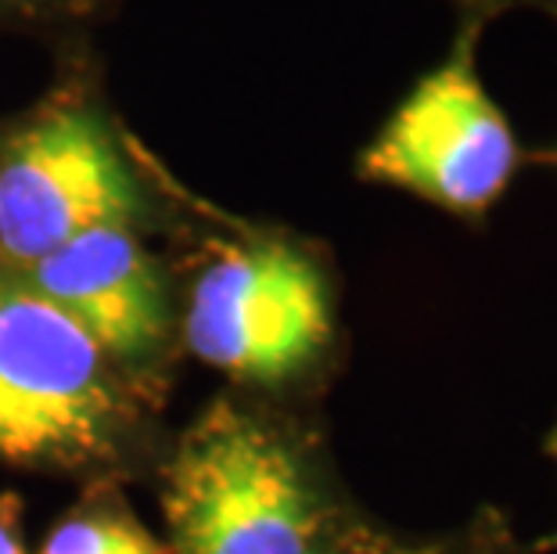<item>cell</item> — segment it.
Here are the masks:
<instances>
[{
	"mask_svg": "<svg viewBox=\"0 0 557 554\" xmlns=\"http://www.w3.org/2000/svg\"><path fill=\"white\" fill-rule=\"evenodd\" d=\"M18 278L79 324L137 389L162 374L181 338V296L140 231L94 227Z\"/></svg>",
	"mask_w": 557,
	"mask_h": 554,
	"instance_id": "6",
	"label": "cell"
},
{
	"mask_svg": "<svg viewBox=\"0 0 557 554\" xmlns=\"http://www.w3.org/2000/svg\"><path fill=\"white\" fill-rule=\"evenodd\" d=\"M40 554H170V547L115 497H94L47 533Z\"/></svg>",
	"mask_w": 557,
	"mask_h": 554,
	"instance_id": "7",
	"label": "cell"
},
{
	"mask_svg": "<svg viewBox=\"0 0 557 554\" xmlns=\"http://www.w3.org/2000/svg\"><path fill=\"white\" fill-rule=\"evenodd\" d=\"M490 22L457 15L446 54L413 79L357 156V176L482 223L532 159L479 73Z\"/></svg>",
	"mask_w": 557,
	"mask_h": 554,
	"instance_id": "5",
	"label": "cell"
},
{
	"mask_svg": "<svg viewBox=\"0 0 557 554\" xmlns=\"http://www.w3.org/2000/svg\"><path fill=\"white\" fill-rule=\"evenodd\" d=\"M335 278L313 242L245 227L212 245L181 296V342L231 379L288 385L335 342Z\"/></svg>",
	"mask_w": 557,
	"mask_h": 554,
	"instance_id": "4",
	"label": "cell"
},
{
	"mask_svg": "<svg viewBox=\"0 0 557 554\" xmlns=\"http://www.w3.org/2000/svg\"><path fill=\"white\" fill-rule=\"evenodd\" d=\"M0 554H26V544H22V501L15 493H0Z\"/></svg>",
	"mask_w": 557,
	"mask_h": 554,
	"instance_id": "10",
	"label": "cell"
},
{
	"mask_svg": "<svg viewBox=\"0 0 557 554\" xmlns=\"http://www.w3.org/2000/svg\"><path fill=\"white\" fill-rule=\"evenodd\" d=\"M465 554H511V551H507V547L500 544V533L493 529V533H485V537L479 540V544H471Z\"/></svg>",
	"mask_w": 557,
	"mask_h": 554,
	"instance_id": "12",
	"label": "cell"
},
{
	"mask_svg": "<svg viewBox=\"0 0 557 554\" xmlns=\"http://www.w3.org/2000/svg\"><path fill=\"white\" fill-rule=\"evenodd\" d=\"M120 8V0H0V33H33V37H69L98 26Z\"/></svg>",
	"mask_w": 557,
	"mask_h": 554,
	"instance_id": "8",
	"label": "cell"
},
{
	"mask_svg": "<svg viewBox=\"0 0 557 554\" xmlns=\"http://www.w3.org/2000/svg\"><path fill=\"white\" fill-rule=\"evenodd\" d=\"M547 451L554 454V461H557V426H554V432L547 435ZM540 547H547V551H557V533H554V537H547V540H543Z\"/></svg>",
	"mask_w": 557,
	"mask_h": 554,
	"instance_id": "13",
	"label": "cell"
},
{
	"mask_svg": "<svg viewBox=\"0 0 557 554\" xmlns=\"http://www.w3.org/2000/svg\"><path fill=\"white\" fill-rule=\"evenodd\" d=\"M162 515L176 554H352L371 533L352 522L299 432L227 396L176 440Z\"/></svg>",
	"mask_w": 557,
	"mask_h": 554,
	"instance_id": "2",
	"label": "cell"
},
{
	"mask_svg": "<svg viewBox=\"0 0 557 554\" xmlns=\"http://www.w3.org/2000/svg\"><path fill=\"white\" fill-rule=\"evenodd\" d=\"M457 15H479L485 22H496L507 11H543L557 22V0H449Z\"/></svg>",
	"mask_w": 557,
	"mask_h": 554,
	"instance_id": "9",
	"label": "cell"
},
{
	"mask_svg": "<svg viewBox=\"0 0 557 554\" xmlns=\"http://www.w3.org/2000/svg\"><path fill=\"white\" fill-rule=\"evenodd\" d=\"M352 554H449V551H443V547H410V544H396V540H388V537H382V533H367L360 544H357V551Z\"/></svg>",
	"mask_w": 557,
	"mask_h": 554,
	"instance_id": "11",
	"label": "cell"
},
{
	"mask_svg": "<svg viewBox=\"0 0 557 554\" xmlns=\"http://www.w3.org/2000/svg\"><path fill=\"white\" fill-rule=\"evenodd\" d=\"M532 159H536V162H550V167H557V145H554V148H543V151H532Z\"/></svg>",
	"mask_w": 557,
	"mask_h": 554,
	"instance_id": "14",
	"label": "cell"
},
{
	"mask_svg": "<svg viewBox=\"0 0 557 554\" xmlns=\"http://www.w3.org/2000/svg\"><path fill=\"white\" fill-rule=\"evenodd\" d=\"M29 109L0 120V270L33 267L94 227L140 234L176 223V202L115 120L87 44Z\"/></svg>",
	"mask_w": 557,
	"mask_h": 554,
	"instance_id": "1",
	"label": "cell"
},
{
	"mask_svg": "<svg viewBox=\"0 0 557 554\" xmlns=\"http://www.w3.org/2000/svg\"><path fill=\"white\" fill-rule=\"evenodd\" d=\"M145 426L140 389L79 324L0 270V461L104 471Z\"/></svg>",
	"mask_w": 557,
	"mask_h": 554,
	"instance_id": "3",
	"label": "cell"
}]
</instances>
